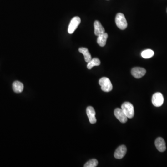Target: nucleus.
Returning <instances> with one entry per match:
<instances>
[{
  "mask_svg": "<svg viewBox=\"0 0 167 167\" xmlns=\"http://www.w3.org/2000/svg\"><path fill=\"white\" fill-rule=\"evenodd\" d=\"M164 102V98L163 94L160 93L154 94L152 97V103L155 107H160L163 105Z\"/></svg>",
  "mask_w": 167,
  "mask_h": 167,
  "instance_id": "39448f33",
  "label": "nucleus"
},
{
  "mask_svg": "<svg viewBox=\"0 0 167 167\" xmlns=\"http://www.w3.org/2000/svg\"><path fill=\"white\" fill-rule=\"evenodd\" d=\"M94 33L96 36H99V35L105 33L104 28L99 21H95L94 23Z\"/></svg>",
  "mask_w": 167,
  "mask_h": 167,
  "instance_id": "9b49d317",
  "label": "nucleus"
},
{
  "mask_svg": "<svg viewBox=\"0 0 167 167\" xmlns=\"http://www.w3.org/2000/svg\"></svg>",
  "mask_w": 167,
  "mask_h": 167,
  "instance_id": "a211bd4d",
  "label": "nucleus"
},
{
  "mask_svg": "<svg viewBox=\"0 0 167 167\" xmlns=\"http://www.w3.org/2000/svg\"><path fill=\"white\" fill-rule=\"evenodd\" d=\"M100 64V60L97 58H94L88 62L87 65V68L88 69H91L93 67L99 66Z\"/></svg>",
  "mask_w": 167,
  "mask_h": 167,
  "instance_id": "2eb2a0df",
  "label": "nucleus"
},
{
  "mask_svg": "<svg viewBox=\"0 0 167 167\" xmlns=\"http://www.w3.org/2000/svg\"><path fill=\"white\" fill-rule=\"evenodd\" d=\"M154 144L157 150L160 152H164L166 149L165 142L163 138L159 137L156 139L154 142Z\"/></svg>",
  "mask_w": 167,
  "mask_h": 167,
  "instance_id": "9d476101",
  "label": "nucleus"
},
{
  "mask_svg": "<svg viewBox=\"0 0 167 167\" xmlns=\"http://www.w3.org/2000/svg\"><path fill=\"white\" fill-rule=\"evenodd\" d=\"M108 35L107 33H103L98 36L97 43L100 47H103L106 45V41L108 38Z\"/></svg>",
  "mask_w": 167,
  "mask_h": 167,
  "instance_id": "f8f14e48",
  "label": "nucleus"
},
{
  "mask_svg": "<svg viewBox=\"0 0 167 167\" xmlns=\"http://www.w3.org/2000/svg\"><path fill=\"white\" fill-rule=\"evenodd\" d=\"M115 22L117 27L121 30H124L127 27V22L124 14L119 13L116 15Z\"/></svg>",
  "mask_w": 167,
  "mask_h": 167,
  "instance_id": "f03ea898",
  "label": "nucleus"
},
{
  "mask_svg": "<svg viewBox=\"0 0 167 167\" xmlns=\"http://www.w3.org/2000/svg\"><path fill=\"white\" fill-rule=\"evenodd\" d=\"M24 89V85L23 83L20 81H15L13 84V91L15 93L20 94L23 92Z\"/></svg>",
  "mask_w": 167,
  "mask_h": 167,
  "instance_id": "4468645a",
  "label": "nucleus"
},
{
  "mask_svg": "<svg viewBox=\"0 0 167 167\" xmlns=\"http://www.w3.org/2000/svg\"><path fill=\"white\" fill-rule=\"evenodd\" d=\"M127 152V148L125 145L120 146L118 148L114 153V157L118 159H121L125 156Z\"/></svg>",
  "mask_w": 167,
  "mask_h": 167,
  "instance_id": "1a4fd4ad",
  "label": "nucleus"
},
{
  "mask_svg": "<svg viewBox=\"0 0 167 167\" xmlns=\"http://www.w3.org/2000/svg\"><path fill=\"white\" fill-rule=\"evenodd\" d=\"M78 51L80 53H82L84 56L85 62L88 63L89 61H91V59H92V56H91V54L89 53L88 49L85 48H80L78 49Z\"/></svg>",
  "mask_w": 167,
  "mask_h": 167,
  "instance_id": "ddd939ff",
  "label": "nucleus"
},
{
  "mask_svg": "<svg viewBox=\"0 0 167 167\" xmlns=\"http://www.w3.org/2000/svg\"><path fill=\"white\" fill-rule=\"evenodd\" d=\"M99 84L101 86V89L104 92H110L112 90L113 86L111 80L106 77H103L99 80Z\"/></svg>",
  "mask_w": 167,
  "mask_h": 167,
  "instance_id": "7ed1b4c3",
  "label": "nucleus"
},
{
  "mask_svg": "<svg viewBox=\"0 0 167 167\" xmlns=\"http://www.w3.org/2000/svg\"><path fill=\"white\" fill-rule=\"evenodd\" d=\"M98 162L95 159H91L84 164V167H96L97 166Z\"/></svg>",
  "mask_w": 167,
  "mask_h": 167,
  "instance_id": "f3484780",
  "label": "nucleus"
},
{
  "mask_svg": "<svg viewBox=\"0 0 167 167\" xmlns=\"http://www.w3.org/2000/svg\"><path fill=\"white\" fill-rule=\"evenodd\" d=\"M146 73L145 69L139 67L133 68L131 71V74L136 78H140L143 77Z\"/></svg>",
  "mask_w": 167,
  "mask_h": 167,
  "instance_id": "0eeeda50",
  "label": "nucleus"
},
{
  "mask_svg": "<svg viewBox=\"0 0 167 167\" xmlns=\"http://www.w3.org/2000/svg\"><path fill=\"white\" fill-rule=\"evenodd\" d=\"M86 114L89 119L90 123L92 124H95L97 122L96 118V112L92 106H88L86 108Z\"/></svg>",
  "mask_w": 167,
  "mask_h": 167,
  "instance_id": "6e6552de",
  "label": "nucleus"
},
{
  "mask_svg": "<svg viewBox=\"0 0 167 167\" xmlns=\"http://www.w3.org/2000/svg\"><path fill=\"white\" fill-rule=\"evenodd\" d=\"M154 55V52L151 49H146L143 51L141 53L142 57L144 58H149Z\"/></svg>",
  "mask_w": 167,
  "mask_h": 167,
  "instance_id": "dca6fc26",
  "label": "nucleus"
},
{
  "mask_svg": "<svg viewBox=\"0 0 167 167\" xmlns=\"http://www.w3.org/2000/svg\"><path fill=\"white\" fill-rule=\"evenodd\" d=\"M81 23V19L78 16H75L71 20L68 28V32L69 34H72L74 32L75 30L78 27Z\"/></svg>",
  "mask_w": 167,
  "mask_h": 167,
  "instance_id": "20e7f679",
  "label": "nucleus"
},
{
  "mask_svg": "<svg viewBox=\"0 0 167 167\" xmlns=\"http://www.w3.org/2000/svg\"><path fill=\"white\" fill-rule=\"evenodd\" d=\"M121 109L129 119H132L134 116V108L132 104L128 102L124 103Z\"/></svg>",
  "mask_w": 167,
  "mask_h": 167,
  "instance_id": "f257e3e1",
  "label": "nucleus"
},
{
  "mask_svg": "<svg viewBox=\"0 0 167 167\" xmlns=\"http://www.w3.org/2000/svg\"><path fill=\"white\" fill-rule=\"evenodd\" d=\"M114 115L122 123H125L127 121L128 118L122 109L117 108L114 110Z\"/></svg>",
  "mask_w": 167,
  "mask_h": 167,
  "instance_id": "423d86ee",
  "label": "nucleus"
}]
</instances>
